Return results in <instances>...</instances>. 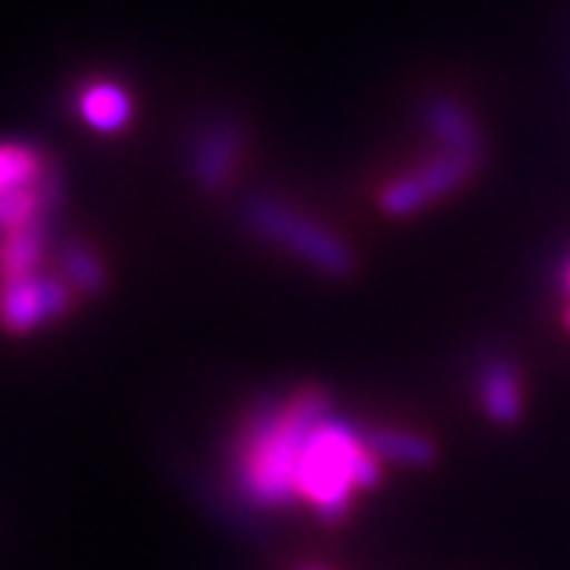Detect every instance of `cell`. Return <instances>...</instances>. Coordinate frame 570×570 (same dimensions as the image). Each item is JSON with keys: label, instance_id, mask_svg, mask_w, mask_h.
Instances as JSON below:
<instances>
[{"label": "cell", "instance_id": "30bf717a", "mask_svg": "<svg viewBox=\"0 0 570 570\" xmlns=\"http://www.w3.org/2000/svg\"><path fill=\"white\" fill-rule=\"evenodd\" d=\"M367 448L374 450L377 460L387 463H400V466H428L434 460V444L412 434V431H400V428H374L365 431Z\"/></svg>", "mask_w": 570, "mask_h": 570}, {"label": "cell", "instance_id": "6da1fadb", "mask_svg": "<svg viewBox=\"0 0 570 570\" xmlns=\"http://www.w3.org/2000/svg\"><path fill=\"white\" fill-rule=\"evenodd\" d=\"M330 412L321 390H302L292 400L261 409L238 444V479L245 491L266 508L288 504L295 494L298 463L307 438Z\"/></svg>", "mask_w": 570, "mask_h": 570}, {"label": "cell", "instance_id": "5bb4252c", "mask_svg": "<svg viewBox=\"0 0 570 570\" xmlns=\"http://www.w3.org/2000/svg\"><path fill=\"white\" fill-rule=\"evenodd\" d=\"M568 283H570V273H568Z\"/></svg>", "mask_w": 570, "mask_h": 570}, {"label": "cell", "instance_id": "7c38bea8", "mask_svg": "<svg viewBox=\"0 0 570 570\" xmlns=\"http://www.w3.org/2000/svg\"><path fill=\"white\" fill-rule=\"evenodd\" d=\"M63 269H67L70 279L80 285V288H86V292H96V288L105 283L102 264H99L89 250H70V254L63 257Z\"/></svg>", "mask_w": 570, "mask_h": 570}, {"label": "cell", "instance_id": "ba28073f", "mask_svg": "<svg viewBox=\"0 0 570 570\" xmlns=\"http://www.w3.org/2000/svg\"><path fill=\"white\" fill-rule=\"evenodd\" d=\"M238 149H242V134L232 124H219V127L206 130L204 142L197 149V159H194L197 178L206 187H219L238 159Z\"/></svg>", "mask_w": 570, "mask_h": 570}, {"label": "cell", "instance_id": "5b68a950", "mask_svg": "<svg viewBox=\"0 0 570 570\" xmlns=\"http://www.w3.org/2000/svg\"><path fill=\"white\" fill-rule=\"evenodd\" d=\"M73 305L70 288L55 279L29 276L20 283L0 285V321L13 333H26L48 317H61Z\"/></svg>", "mask_w": 570, "mask_h": 570}, {"label": "cell", "instance_id": "8992f818", "mask_svg": "<svg viewBox=\"0 0 570 570\" xmlns=\"http://www.w3.org/2000/svg\"><path fill=\"white\" fill-rule=\"evenodd\" d=\"M479 393H482V409L498 425H510L523 412V396H520V381L513 367L504 358H491L482 365L479 374Z\"/></svg>", "mask_w": 570, "mask_h": 570}, {"label": "cell", "instance_id": "8fae6325", "mask_svg": "<svg viewBox=\"0 0 570 570\" xmlns=\"http://www.w3.org/2000/svg\"><path fill=\"white\" fill-rule=\"evenodd\" d=\"M51 171L41 163V156L32 146L20 142H0V194L13 187H29V184L45 181Z\"/></svg>", "mask_w": 570, "mask_h": 570}, {"label": "cell", "instance_id": "52a82bcc", "mask_svg": "<svg viewBox=\"0 0 570 570\" xmlns=\"http://www.w3.org/2000/svg\"><path fill=\"white\" fill-rule=\"evenodd\" d=\"M80 115L96 130L115 134V130L127 127L130 115H134V102H130V96L124 92L121 86H115V82H92V86L82 89Z\"/></svg>", "mask_w": 570, "mask_h": 570}, {"label": "cell", "instance_id": "7a4b0ae2", "mask_svg": "<svg viewBox=\"0 0 570 570\" xmlns=\"http://www.w3.org/2000/svg\"><path fill=\"white\" fill-rule=\"evenodd\" d=\"M381 482V460L367 448L365 434L326 415L298 463L295 494L311 501L324 520L343 517L358 491L374 489Z\"/></svg>", "mask_w": 570, "mask_h": 570}, {"label": "cell", "instance_id": "3957f363", "mask_svg": "<svg viewBox=\"0 0 570 570\" xmlns=\"http://www.w3.org/2000/svg\"><path fill=\"white\" fill-rule=\"evenodd\" d=\"M247 223L250 228L269 238L288 254L302 257L311 266H317L326 276H352L355 273V254L352 247L343 245V238H336L333 232H326L324 225L311 223L298 209H292L283 200H269L257 197L247 206Z\"/></svg>", "mask_w": 570, "mask_h": 570}, {"label": "cell", "instance_id": "4fadbf2b", "mask_svg": "<svg viewBox=\"0 0 570 570\" xmlns=\"http://www.w3.org/2000/svg\"><path fill=\"white\" fill-rule=\"evenodd\" d=\"M568 326H570V311H568Z\"/></svg>", "mask_w": 570, "mask_h": 570}, {"label": "cell", "instance_id": "9c48e42d", "mask_svg": "<svg viewBox=\"0 0 570 570\" xmlns=\"http://www.w3.org/2000/svg\"><path fill=\"white\" fill-rule=\"evenodd\" d=\"M428 124L434 130V137L448 146L450 153H466V156H479L482 159V140L479 130L469 118L466 111L450 99H434L428 108Z\"/></svg>", "mask_w": 570, "mask_h": 570}, {"label": "cell", "instance_id": "277c9868", "mask_svg": "<svg viewBox=\"0 0 570 570\" xmlns=\"http://www.w3.org/2000/svg\"><path fill=\"white\" fill-rule=\"evenodd\" d=\"M479 163H482L479 156L444 149L438 159L422 165L419 171L390 181L384 187V194H381V206H384V213H390V216H409V213L434 204L438 197H444L450 190H456L463 181H469V175L479 168Z\"/></svg>", "mask_w": 570, "mask_h": 570}]
</instances>
